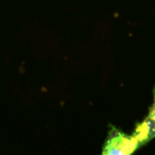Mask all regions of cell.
<instances>
[{
    "mask_svg": "<svg viewBox=\"0 0 155 155\" xmlns=\"http://www.w3.org/2000/svg\"><path fill=\"white\" fill-rule=\"evenodd\" d=\"M140 147L141 144L134 133L132 135H125L114 130L104 146L103 154H131Z\"/></svg>",
    "mask_w": 155,
    "mask_h": 155,
    "instance_id": "obj_1",
    "label": "cell"
},
{
    "mask_svg": "<svg viewBox=\"0 0 155 155\" xmlns=\"http://www.w3.org/2000/svg\"><path fill=\"white\" fill-rule=\"evenodd\" d=\"M134 134L138 138L141 146L155 138V93L154 101H153L152 106L150 107L148 116L143 119L141 123L137 125V127L134 131Z\"/></svg>",
    "mask_w": 155,
    "mask_h": 155,
    "instance_id": "obj_2",
    "label": "cell"
}]
</instances>
